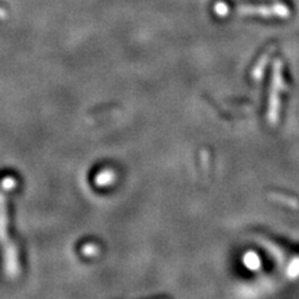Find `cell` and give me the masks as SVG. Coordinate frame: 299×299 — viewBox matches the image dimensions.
Listing matches in <instances>:
<instances>
[{
    "instance_id": "277c9868",
    "label": "cell",
    "mask_w": 299,
    "mask_h": 299,
    "mask_svg": "<svg viewBox=\"0 0 299 299\" xmlns=\"http://www.w3.org/2000/svg\"><path fill=\"white\" fill-rule=\"evenodd\" d=\"M287 274L292 278L297 277L299 274V258H294L288 265V270H287Z\"/></svg>"
},
{
    "instance_id": "7a4b0ae2",
    "label": "cell",
    "mask_w": 299,
    "mask_h": 299,
    "mask_svg": "<svg viewBox=\"0 0 299 299\" xmlns=\"http://www.w3.org/2000/svg\"><path fill=\"white\" fill-rule=\"evenodd\" d=\"M286 89V82L283 77V64L277 60L273 65L272 80L269 86V96H268L267 121L269 125H277L281 116V95Z\"/></svg>"
},
{
    "instance_id": "6da1fadb",
    "label": "cell",
    "mask_w": 299,
    "mask_h": 299,
    "mask_svg": "<svg viewBox=\"0 0 299 299\" xmlns=\"http://www.w3.org/2000/svg\"><path fill=\"white\" fill-rule=\"evenodd\" d=\"M15 186L14 179H5L0 189V249L3 255V264L5 274L9 278H15L20 273L18 248L9 234V215L6 194Z\"/></svg>"
},
{
    "instance_id": "3957f363",
    "label": "cell",
    "mask_w": 299,
    "mask_h": 299,
    "mask_svg": "<svg viewBox=\"0 0 299 299\" xmlns=\"http://www.w3.org/2000/svg\"><path fill=\"white\" fill-rule=\"evenodd\" d=\"M243 263L248 269L251 270H257L261 267V260L258 257L257 253L255 252H248L244 255Z\"/></svg>"
}]
</instances>
